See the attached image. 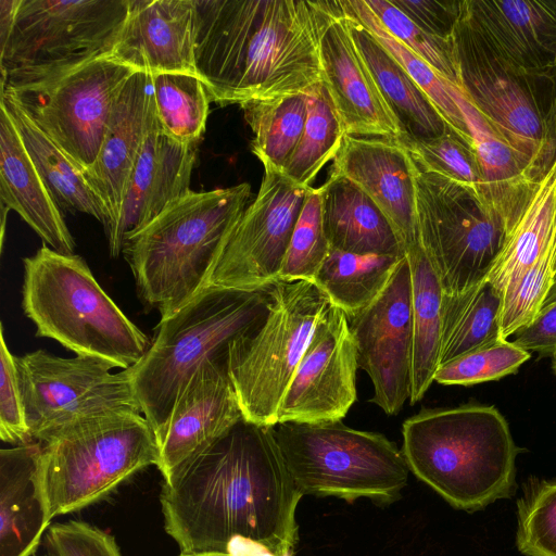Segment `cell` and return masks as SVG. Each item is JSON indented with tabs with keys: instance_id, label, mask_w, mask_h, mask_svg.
I'll return each mask as SVG.
<instances>
[{
	"instance_id": "6da1fadb",
	"label": "cell",
	"mask_w": 556,
	"mask_h": 556,
	"mask_svg": "<svg viewBox=\"0 0 556 556\" xmlns=\"http://www.w3.org/2000/svg\"><path fill=\"white\" fill-rule=\"evenodd\" d=\"M303 496L274 427L244 419L168 481L160 503L165 532L184 554L226 552L236 539L293 556Z\"/></svg>"
},
{
	"instance_id": "7a4b0ae2",
	"label": "cell",
	"mask_w": 556,
	"mask_h": 556,
	"mask_svg": "<svg viewBox=\"0 0 556 556\" xmlns=\"http://www.w3.org/2000/svg\"><path fill=\"white\" fill-rule=\"evenodd\" d=\"M193 1L195 68L211 102L273 100L323 80L318 0Z\"/></svg>"
},
{
	"instance_id": "3957f363",
	"label": "cell",
	"mask_w": 556,
	"mask_h": 556,
	"mask_svg": "<svg viewBox=\"0 0 556 556\" xmlns=\"http://www.w3.org/2000/svg\"><path fill=\"white\" fill-rule=\"evenodd\" d=\"M402 435L409 470L458 509L479 510L515 488L519 450L494 406L424 408Z\"/></svg>"
},
{
	"instance_id": "277c9868",
	"label": "cell",
	"mask_w": 556,
	"mask_h": 556,
	"mask_svg": "<svg viewBox=\"0 0 556 556\" xmlns=\"http://www.w3.org/2000/svg\"><path fill=\"white\" fill-rule=\"evenodd\" d=\"M247 182L190 191L127 237L123 255L141 301L167 318L202 290L220 247L249 205Z\"/></svg>"
},
{
	"instance_id": "5b68a950",
	"label": "cell",
	"mask_w": 556,
	"mask_h": 556,
	"mask_svg": "<svg viewBox=\"0 0 556 556\" xmlns=\"http://www.w3.org/2000/svg\"><path fill=\"white\" fill-rule=\"evenodd\" d=\"M268 287L254 291L203 289L178 312L161 318L143 357L125 369L156 439L200 367L208 359L226 357L229 344L265 317Z\"/></svg>"
},
{
	"instance_id": "8992f818",
	"label": "cell",
	"mask_w": 556,
	"mask_h": 556,
	"mask_svg": "<svg viewBox=\"0 0 556 556\" xmlns=\"http://www.w3.org/2000/svg\"><path fill=\"white\" fill-rule=\"evenodd\" d=\"M23 264L22 308L37 337L113 368L127 369L143 357L151 340L101 288L80 256L43 244Z\"/></svg>"
},
{
	"instance_id": "52a82bcc",
	"label": "cell",
	"mask_w": 556,
	"mask_h": 556,
	"mask_svg": "<svg viewBox=\"0 0 556 556\" xmlns=\"http://www.w3.org/2000/svg\"><path fill=\"white\" fill-rule=\"evenodd\" d=\"M40 443V481L51 519L99 502L160 462L155 431L135 412L93 417Z\"/></svg>"
},
{
	"instance_id": "ba28073f",
	"label": "cell",
	"mask_w": 556,
	"mask_h": 556,
	"mask_svg": "<svg viewBox=\"0 0 556 556\" xmlns=\"http://www.w3.org/2000/svg\"><path fill=\"white\" fill-rule=\"evenodd\" d=\"M265 317L228 346L227 369L243 419L278 424L285 393L316 325L332 305L314 282L277 280Z\"/></svg>"
},
{
	"instance_id": "9c48e42d",
	"label": "cell",
	"mask_w": 556,
	"mask_h": 556,
	"mask_svg": "<svg viewBox=\"0 0 556 556\" xmlns=\"http://www.w3.org/2000/svg\"><path fill=\"white\" fill-rule=\"evenodd\" d=\"M274 431L303 494L390 503L407 484L403 452L381 433L353 429L342 420L280 422Z\"/></svg>"
},
{
	"instance_id": "30bf717a",
	"label": "cell",
	"mask_w": 556,
	"mask_h": 556,
	"mask_svg": "<svg viewBox=\"0 0 556 556\" xmlns=\"http://www.w3.org/2000/svg\"><path fill=\"white\" fill-rule=\"evenodd\" d=\"M452 40L459 91L544 176L556 159V73L529 74L509 65L460 14Z\"/></svg>"
},
{
	"instance_id": "8fae6325",
	"label": "cell",
	"mask_w": 556,
	"mask_h": 556,
	"mask_svg": "<svg viewBox=\"0 0 556 556\" xmlns=\"http://www.w3.org/2000/svg\"><path fill=\"white\" fill-rule=\"evenodd\" d=\"M130 0H21L0 46L1 86L45 79L105 58Z\"/></svg>"
},
{
	"instance_id": "7c38bea8",
	"label": "cell",
	"mask_w": 556,
	"mask_h": 556,
	"mask_svg": "<svg viewBox=\"0 0 556 556\" xmlns=\"http://www.w3.org/2000/svg\"><path fill=\"white\" fill-rule=\"evenodd\" d=\"M414 169L420 245L443 293H464L488 279L506 230L469 188L415 164Z\"/></svg>"
},
{
	"instance_id": "4fadbf2b",
	"label": "cell",
	"mask_w": 556,
	"mask_h": 556,
	"mask_svg": "<svg viewBox=\"0 0 556 556\" xmlns=\"http://www.w3.org/2000/svg\"><path fill=\"white\" fill-rule=\"evenodd\" d=\"M136 72L99 58L45 79L1 86V97L28 118L85 174L96 162L125 83Z\"/></svg>"
},
{
	"instance_id": "5bb4252c",
	"label": "cell",
	"mask_w": 556,
	"mask_h": 556,
	"mask_svg": "<svg viewBox=\"0 0 556 556\" xmlns=\"http://www.w3.org/2000/svg\"><path fill=\"white\" fill-rule=\"evenodd\" d=\"M15 364L33 441L46 442L93 417L141 413L126 370L112 374L113 367L101 359L65 358L37 350L15 356Z\"/></svg>"
},
{
	"instance_id": "9a60e30c",
	"label": "cell",
	"mask_w": 556,
	"mask_h": 556,
	"mask_svg": "<svg viewBox=\"0 0 556 556\" xmlns=\"http://www.w3.org/2000/svg\"><path fill=\"white\" fill-rule=\"evenodd\" d=\"M309 188L264 167L257 195L226 236L203 289L254 291L277 281Z\"/></svg>"
},
{
	"instance_id": "2e32d148",
	"label": "cell",
	"mask_w": 556,
	"mask_h": 556,
	"mask_svg": "<svg viewBox=\"0 0 556 556\" xmlns=\"http://www.w3.org/2000/svg\"><path fill=\"white\" fill-rule=\"evenodd\" d=\"M355 337L358 367L370 378V402L397 415L410 395L412 271L407 255L366 308L346 316Z\"/></svg>"
},
{
	"instance_id": "e0dca14e",
	"label": "cell",
	"mask_w": 556,
	"mask_h": 556,
	"mask_svg": "<svg viewBox=\"0 0 556 556\" xmlns=\"http://www.w3.org/2000/svg\"><path fill=\"white\" fill-rule=\"evenodd\" d=\"M358 368L348 317L331 305L316 325L285 393L278 424L342 420L356 401Z\"/></svg>"
},
{
	"instance_id": "ac0fdd59",
	"label": "cell",
	"mask_w": 556,
	"mask_h": 556,
	"mask_svg": "<svg viewBox=\"0 0 556 556\" xmlns=\"http://www.w3.org/2000/svg\"><path fill=\"white\" fill-rule=\"evenodd\" d=\"M323 83L345 135L399 140V121L383 99L343 21L338 0H318Z\"/></svg>"
},
{
	"instance_id": "d6986e66",
	"label": "cell",
	"mask_w": 556,
	"mask_h": 556,
	"mask_svg": "<svg viewBox=\"0 0 556 556\" xmlns=\"http://www.w3.org/2000/svg\"><path fill=\"white\" fill-rule=\"evenodd\" d=\"M242 419L227 356L206 361L177 400L157 437V468L163 480H170Z\"/></svg>"
},
{
	"instance_id": "ffe728a7",
	"label": "cell",
	"mask_w": 556,
	"mask_h": 556,
	"mask_svg": "<svg viewBox=\"0 0 556 556\" xmlns=\"http://www.w3.org/2000/svg\"><path fill=\"white\" fill-rule=\"evenodd\" d=\"M329 174L351 180L377 204L405 254L420 243L414 163L402 143L345 135Z\"/></svg>"
},
{
	"instance_id": "44dd1931",
	"label": "cell",
	"mask_w": 556,
	"mask_h": 556,
	"mask_svg": "<svg viewBox=\"0 0 556 556\" xmlns=\"http://www.w3.org/2000/svg\"><path fill=\"white\" fill-rule=\"evenodd\" d=\"M193 0H130L127 16L105 56L135 72L198 76Z\"/></svg>"
},
{
	"instance_id": "7402d4cb",
	"label": "cell",
	"mask_w": 556,
	"mask_h": 556,
	"mask_svg": "<svg viewBox=\"0 0 556 556\" xmlns=\"http://www.w3.org/2000/svg\"><path fill=\"white\" fill-rule=\"evenodd\" d=\"M155 119L152 75L136 72L121 89L99 155L84 174L108 213V239L118 224L132 170Z\"/></svg>"
},
{
	"instance_id": "603a6c76",
	"label": "cell",
	"mask_w": 556,
	"mask_h": 556,
	"mask_svg": "<svg viewBox=\"0 0 556 556\" xmlns=\"http://www.w3.org/2000/svg\"><path fill=\"white\" fill-rule=\"evenodd\" d=\"M460 16L515 68L556 73V0H465Z\"/></svg>"
},
{
	"instance_id": "cb8c5ba5",
	"label": "cell",
	"mask_w": 556,
	"mask_h": 556,
	"mask_svg": "<svg viewBox=\"0 0 556 556\" xmlns=\"http://www.w3.org/2000/svg\"><path fill=\"white\" fill-rule=\"evenodd\" d=\"M197 146L168 137L156 117L132 170L118 224L108 239L112 257L123 252L127 237L146 227L191 191Z\"/></svg>"
},
{
	"instance_id": "d4e9b609",
	"label": "cell",
	"mask_w": 556,
	"mask_h": 556,
	"mask_svg": "<svg viewBox=\"0 0 556 556\" xmlns=\"http://www.w3.org/2000/svg\"><path fill=\"white\" fill-rule=\"evenodd\" d=\"M41 443L0 451V556H34L51 518L42 491Z\"/></svg>"
},
{
	"instance_id": "484cf974",
	"label": "cell",
	"mask_w": 556,
	"mask_h": 556,
	"mask_svg": "<svg viewBox=\"0 0 556 556\" xmlns=\"http://www.w3.org/2000/svg\"><path fill=\"white\" fill-rule=\"evenodd\" d=\"M448 87L464 114L479 160L483 202L508 235L543 175L528 155L495 132L455 85L448 83Z\"/></svg>"
},
{
	"instance_id": "4316f807",
	"label": "cell",
	"mask_w": 556,
	"mask_h": 556,
	"mask_svg": "<svg viewBox=\"0 0 556 556\" xmlns=\"http://www.w3.org/2000/svg\"><path fill=\"white\" fill-rule=\"evenodd\" d=\"M0 200L52 250L74 254L75 241L61 208L30 160L7 109L0 103Z\"/></svg>"
},
{
	"instance_id": "83f0119b",
	"label": "cell",
	"mask_w": 556,
	"mask_h": 556,
	"mask_svg": "<svg viewBox=\"0 0 556 556\" xmlns=\"http://www.w3.org/2000/svg\"><path fill=\"white\" fill-rule=\"evenodd\" d=\"M318 189L330 248L355 254L405 255L388 218L357 185L330 174Z\"/></svg>"
},
{
	"instance_id": "f1b7e54d",
	"label": "cell",
	"mask_w": 556,
	"mask_h": 556,
	"mask_svg": "<svg viewBox=\"0 0 556 556\" xmlns=\"http://www.w3.org/2000/svg\"><path fill=\"white\" fill-rule=\"evenodd\" d=\"M345 26L369 68L383 99L396 116L403 137L431 139L448 126L432 101L370 30L344 10L338 0Z\"/></svg>"
},
{
	"instance_id": "f546056e",
	"label": "cell",
	"mask_w": 556,
	"mask_h": 556,
	"mask_svg": "<svg viewBox=\"0 0 556 556\" xmlns=\"http://www.w3.org/2000/svg\"><path fill=\"white\" fill-rule=\"evenodd\" d=\"M412 271V405L419 402L440 367L442 296L440 281L420 243L406 252Z\"/></svg>"
},
{
	"instance_id": "4dcf8cb0",
	"label": "cell",
	"mask_w": 556,
	"mask_h": 556,
	"mask_svg": "<svg viewBox=\"0 0 556 556\" xmlns=\"http://www.w3.org/2000/svg\"><path fill=\"white\" fill-rule=\"evenodd\" d=\"M556 238V159L538 181L507 235L488 280L502 293L548 250Z\"/></svg>"
},
{
	"instance_id": "1f68e13d",
	"label": "cell",
	"mask_w": 556,
	"mask_h": 556,
	"mask_svg": "<svg viewBox=\"0 0 556 556\" xmlns=\"http://www.w3.org/2000/svg\"><path fill=\"white\" fill-rule=\"evenodd\" d=\"M0 103L7 109L25 150L58 206L65 211L88 214L105 228L108 213L79 168L14 102L1 97Z\"/></svg>"
},
{
	"instance_id": "d6a6232c",
	"label": "cell",
	"mask_w": 556,
	"mask_h": 556,
	"mask_svg": "<svg viewBox=\"0 0 556 556\" xmlns=\"http://www.w3.org/2000/svg\"><path fill=\"white\" fill-rule=\"evenodd\" d=\"M502 302L503 293L488 279L460 294L443 293L440 366L503 340Z\"/></svg>"
},
{
	"instance_id": "836d02e7",
	"label": "cell",
	"mask_w": 556,
	"mask_h": 556,
	"mask_svg": "<svg viewBox=\"0 0 556 556\" xmlns=\"http://www.w3.org/2000/svg\"><path fill=\"white\" fill-rule=\"evenodd\" d=\"M402 257L355 254L331 248L314 283L332 305L341 308L346 316L353 315L379 296Z\"/></svg>"
},
{
	"instance_id": "e575fe53",
	"label": "cell",
	"mask_w": 556,
	"mask_h": 556,
	"mask_svg": "<svg viewBox=\"0 0 556 556\" xmlns=\"http://www.w3.org/2000/svg\"><path fill=\"white\" fill-rule=\"evenodd\" d=\"M253 132L251 150L263 166L282 172L295 150L307 115V97L298 93L240 104Z\"/></svg>"
},
{
	"instance_id": "d590c367",
	"label": "cell",
	"mask_w": 556,
	"mask_h": 556,
	"mask_svg": "<svg viewBox=\"0 0 556 556\" xmlns=\"http://www.w3.org/2000/svg\"><path fill=\"white\" fill-rule=\"evenodd\" d=\"M306 97L303 134L282 173L294 182L311 187L320 169L334 159L345 132L323 80L306 91Z\"/></svg>"
},
{
	"instance_id": "8d00e7d4",
	"label": "cell",
	"mask_w": 556,
	"mask_h": 556,
	"mask_svg": "<svg viewBox=\"0 0 556 556\" xmlns=\"http://www.w3.org/2000/svg\"><path fill=\"white\" fill-rule=\"evenodd\" d=\"M341 7L364 24L378 42L395 59L432 101L446 124L472 143L466 119L455 101L448 81L428 63L394 38L381 24L365 0H339Z\"/></svg>"
},
{
	"instance_id": "74e56055",
	"label": "cell",
	"mask_w": 556,
	"mask_h": 556,
	"mask_svg": "<svg viewBox=\"0 0 556 556\" xmlns=\"http://www.w3.org/2000/svg\"><path fill=\"white\" fill-rule=\"evenodd\" d=\"M156 117L162 130L181 143H198L206 125L210 99L198 76L152 75Z\"/></svg>"
},
{
	"instance_id": "f35d334b",
	"label": "cell",
	"mask_w": 556,
	"mask_h": 556,
	"mask_svg": "<svg viewBox=\"0 0 556 556\" xmlns=\"http://www.w3.org/2000/svg\"><path fill=\"white\" fill-rule=\"evenodd\" d=\"M397 141L406 148L418 168L464 185L484 204L483 176L473 144L452 127L447 126L442 135L431 139L401 138Z\"/></svg>"
},
{
	"instance_id": "ab89813d",
	"label": "cell",
	"mask_w": 556,
	"mask_h": 556,
	"mask_svg": "<svg viewBox=\"0 0 556 556\" xmlns=\"http://www.w3.org/2000/svg\"><path fill=\"white\" fill-rule=\"evenodd\" d=\"M330 249L323 223L320 192L318 188L311 187L294 226L278 280L314 282Z\"/></svg>"
},
{
	"instance_id": "60d3db41",
	"label": "cell",
	"mask_w": 556,
	"mask_h": 556,
	"mask_svg": "<svg viewBox=\"0 0 556 556\" xmlns=\"http://www.w3.org/2000/svg\"><path fill=\"white\" fill-rule=\"evenodd\" d=\"M516 545L525 556H556V481L530 482L517 501Z\"/></svg>"
},
{
	"instance_id": "b9f144b4",
	"label": "cell",
	"mask_w": 556,
	"mask_h": 556,
	"mask_svg": "<svg viewBox=\"0 0 556 556\" xmlns=\"http://www.w3.org/2000/svg\"><path fill=\"white\" fill-rule=\"evenodd\" d=\"M554 248L504 290L500 314V334L503 340L531 325L544 306L556 278Z\"/></svg>"
},
{
	"instance_id": "7bdbcfd3",
	"label": "cell",
	"mask_w": 556,
	"mask_h": 556,
	"mask_svg": "<svg viewBox=\"0 0 556 556\" xmlns=\"http://www.w3.org/2000/svg\"><path fill=\"white\" fill-rule=\"evenodd\" d=\"M365 1L394 38L428 63L442 78L458 87L452 39H443L425 31L391 0Z\"/></svg>"
},
{
	"instance_id": "ee69618b",
	"label": "cell",
	"mask_w": 556,
	"mask_h": 556,
	"mask_svg": "<svg viewBox=\"0 0 556 556\" xmlns=\"http://www.w3.org/2000/svg\"><path fill=\"white\" fill-rule=\"evenodd\" d=\"M531 353L513 341L501 340L441 365L434 381L445 386H472L515 374Z\"/></svg>"
},
{
	"instance_id": "f6af8a7d",
	"label": "cell",
	"mask_w": 556,
	"mask_h": 556,
	"mask_svg": "<svg viewBox=\"0 0 556 556\" xmlns=\"http://www.w3.org/2000/svg\"><path fill=\"white\" fill-rule=\"evenodd\" d=\"M0 439L14 446L33 442L25 419L15 355L7 345L2 324L0 327Z\"/></svg>"
},
{
	"instance_id": "bcb514c9",
	"label": "cell",
	"mask_w": 556,
	"mask_h": 556,
	"mask_svg": "<svg viewBox=\"0 0 556 556\" xmlns=\"http://www.w3.org/2000/svg\"><path fill=\"white\" fill-rule=\"evenodd\" d=\"M46 544L51 556H122L113 535L77 520L50 526Z\"/></svg>"
},
{
	"instance_id": "7dc6e473",
	"label": "cell",
	"mask_w": 556,
	"mask_h": 556,
	"mask_svg": "<svg viewBox=\"0 0 556 556\" xmlns=\"http://www.w3.org/2000/svg\"><path fill=\"white\" fill-rule=\"evenodd\" d=\"M425 31L452 39L460 14V1L391 0Z\"/></svg>"
},
{
	"instance_id": "c3c4849f",
	"label": "cell",
	"mask_w": 556,
	"mask_h": 556,
	"mask_svg": "<svg viewBox=\"0 0 556 556\" xmlns=\"http://www.w3.org/2000/svg\"><path fill=\"white\" fill-rule=\"evenodd\" d=\"M513 342L529 352L556 359V302L542 307L536 319L514 334Z\"/></svg>"
},
{
	"instance_id": "681fc988",
	"label": "cell",
	"mask_w": 556,
	"mask_h": 556,
	"mask_svg": "<svg viewBox=\"0 0 556 556\" xmlns=\"http://www.w3.org/2000/svg\"><path fill=\"white\" fill-rule=\"evenodd\" d=\"M179 556H275L261 545L245 540L236 539L227 547L226 552H201V553H180Z\"/></svg>"
},
{
	"instance_id": "f907efd6",
	"label": "cell",
	"mask_w": 556,
	"mask_h": 556,
	"mask_svg": "<svg viewBox=\"0 0 556 556\" xmlns=\"http://www.w3.org/2000/svg\"><path fill=\"white\" fill-rule=\"evenodd\" d=\"M21 0H0V46L8 39Z\"/></svg>"
},
{
	"instance_id": "816d5d0a",
	"label": "cell",
	"mask_w": 556,
	"mask_h": 556,
	"mask_svg": "<svg viewBox=\"0 0 556 556\" xmlns=\"http://www.w3.org/2000/svg\"><path fill=\"white\" fill-rule=\"evenodd\" d=\"M553 302H556V279L553 283V287L551 289V291L548 292V295L545 300V303H544V306L547 305V304H551Z\"/></svg>"
},
{
	"instance_id": "f5cc1de1",
	"label": "cell",
	"mask_w": 556,
	"mask_h": 556,
	"mask_svg": "<svg viewBox=\"0 0 556 556\" xmlns=\"http://www.w3.org/2000/svg\"><path fill=\"white\" fill-rule=\"evenodd\" d=\"M554 271L556 277V238H555V248H554V257H553ZM556 279V278H555Z\"/></svg>"
},
{
	"instance_id": "db71d44e",
	"label": "cell",
	"mask_w": 556,
	"mask_h": 556,
	"mask_svg": "<svg viewBox=\"0 0 556 556\" xmlns=\"http://www.w3.org/2000/svg\"><path fill=\"white\" fill-rule=\"evenodd\" d=\"M552 369L556 376V359L552 362Z\"/></svg>"
},
{
	"instance_id": "11a10c76",
	"label": "cell",
	"mask_w": 556,
	"mask_h": 556,
	"mask_svg": "<svg viewBox=\"0 0 556 556\" xmlns=\"http://www.w3.org/2000/svg\"><path fill=\"white\" fill-rule=\"evenodd\" d=\"M51 556V555H50Z\"/></svg>"
}]
</instances>
